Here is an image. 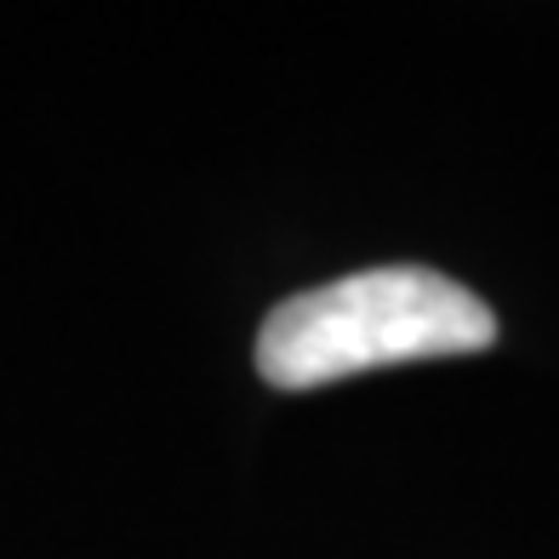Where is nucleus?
<instances>
[{"mask_svg":"<svg viewBox=\"0 0 559 559\" xmlns=\"http://www.w3.org/2000/svg\"><path fill=\"white\" fill-rule=\"evenodd\" d=\"M497 343V314L463 280L423 263H383L274 302L258 332V371L274 389H325L405 360H451Z\"/></svg>","mask_w":559,"mask_h":559,"instance_id":"1","label":"nucleus"}]
</instances>
